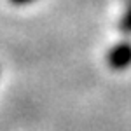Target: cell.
Returning <instances> with one entry per match:
<instances>
[{"label": "cell", "instance_id": "1", "mask_svg": "<svg viewBox=\"0 0 131 131\" xmlns=\"http://www.w3.org/2000/svg\"><path fill=\"white\" fill-rule=\"evenodd\" d=\"M131 61V49L128 46H117L110 52V65L114 68H122Z\"/></svg>", "mask_w": 131, "mask_h": 131}, {"label": "cell", "instance_id": "2", "mask_svg": "<svg viewBox=\"0 0 131 131\" xmlns=\"http://www.w3.org/2000/svg\"><path fill=\"white\" fill-rule=\"evenodd\" d=\"M10 4H14V5H26V4H30L33 0H9Z\"/></svg>", "mask_w": 131, "mask_h": 131}]
</instances>
